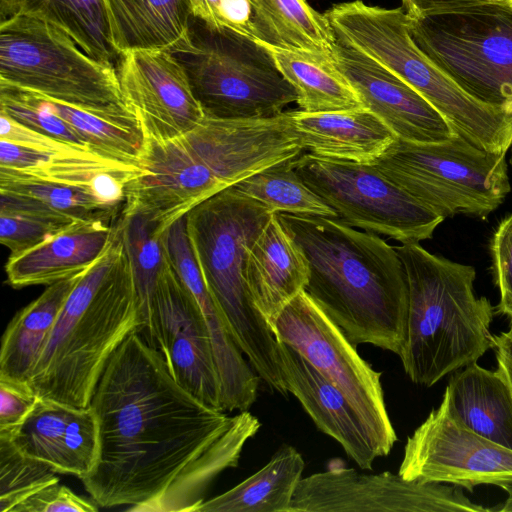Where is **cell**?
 <instances>
[{
  "label": "cell",
  "mask_w": 512,
  "mask_h": 512,
  "mask_svg": "<svg viewBox=\"0 0 512 512\" xmlns=\"http://www.w3.org/2000/svg\"><path fill=\"white\" fill-rule=\"evenodd\" d=\"M90 407L99 449L80 480L99 507L136 512H197L261 427L247 410L229 416L192 396L138 331L110 357Z\"/></svg>",
  "instance_id": "obj_1"
},
{
  "label": "cell",
  "mask_w": 512,
  "mask_h": 512,
  "mask_svg": "<svg viewBox=\"0 0 512 512\" xmlns=\"http://www.w3.org/2000/svg\"><path fill=\"white\" fill-rule=\"evenodd\" d=\"M303 150L291 111L257 119L205 115L178 136H144L141 170L126 186L121 211L148 216L162 234L204 200Z\"/></svg>",
  "instance_id": "obj_2"
},
{
  "label": "cell",
  "mask_w": 512,
  "mask_h": 512,
  "mask_svg": "<svg viewBox=\"0 0 512 512\" xmlns=\"http://www.w3.org/2000/svg\"><path fill=\"white\" fill-rule=\"evenodd\" d=\"M277 216L307 259L306 294L354 346L372 344L400 356L409 294L395 248L336 218Z\"/></svg>",
  "instance_id": "obj_3"
},
{
  "label": "cell",
  "mask_w": 512,
  "mask_h": 512,
  "mask_svg": "<svg viewBox=\"0 0 512 512\" xmlns=\"http://www.w3.org/2000/svg\"><path fill=\"white\" fill-rule=\"evenodd\" d=\"M116 227L111 247L67 297L34 368L29 386L39 398L88 408L110 357L141 329L117 222Z\"/></svg>",
  "instance_id": "obj_4"
},
{
  "label": "cell",
  "mask_w": 512,
  "mask_h": 512,
  "mask_svg": "<svg viewBox=\"0 0 512 512\" xmlns=\"http://www.w3.org/2000/svg\"><path fill=\"white\" fill-rule=\"evenodd\" d=\"M394 248L409 294L407 335L399 357L414 383L431 387L493 349L495 308L476 295L473 266L434 255L419 243Z\"/></svg>",
  "instance_id": "obj_5"
},
{
  "label": "cell",
  "mask_w": 512,
  "mask_h": 512,
  "mask_svg": "<svg viewBox=\"0 0 512 512\" xmlns=\"http://www.w3.org/2000/svg\"><path fill=\"white\" fill-rule=\"evenodd\" d=\"M275 214L234 185L185 214L187 235L205 284L248 362L267 386L287 396L277 340L245 282L249 248Z\"/></svg>",
  "instance_id": "obj_6"
},
{
  "label": "cell",
  "mask_w": 512,
  "mask_h": 512,
  "mask_svg": "<svg viewBox=\"0 0 512 512\" xmlns=\"http://www.w3.org/2000/svg\"><path fill=\"white\" fill-rule=\"evenodd\" d=\"M324 15L337 39L410 85L456 134L489 152L507 153L512 148V109L474 98L428 58L410 36L404 9L355 0L335 4Z\"/></svg>",
  "instance_id": "obj_7"
},
{
  "label": "cell",
  "mask_w": 512,
  "mask_h": 512,
  "mask_svg": "<svg viewBox=\"0 0 512 512\" xmlns=\"http://www.w3.org/2000/svg\"><path fill=\"white\" fill-rule=\"evenodd\" d=\"M0 84L140 125L114 65L89 56L68 34L33 17L13 15L0 23Z\"/></svg>",
  "instance_id": "obj_8"
},
{
  "label": "cell",
  "mask_w": 512,
  "mask_h": 512,
  "mask_svg": "<svg viewBox=\"0 0 512 512\" xmlns=\"http://www.w3.org/2000/svg\"><path fill=\"white\" fill-rule=\"evenodd\" d=\"M371 164L443 219H484L511 191L506 153L486 151L458 134L438 143L396 137Z\"/></svg>",
  "instance_id": "obj_9"
},
{
  "label": "cell",
  "mask_w": 512,
  "mask_h": 512,
  "mask_svg": "<svg viewBox=\"0 0 512 512\" xmlns=\"http://www.w3.org/2000/svg\"><path fill=\"white\" fill-rule=\"evenodd\" d=\"M191 38V49L176 57L205 115L268 118L297 102V91L261 42L230 29L213 28L198 18L193 19Z\"/></svg>",
  "instance_id": "obj_10"
},
{
  "label": "cell",
  "mask_w": 512,
  "mask_h": 512,
  "mask_svg": "<svg viewBox=\"0 0 512 512\" xmlns=\"http://www.w3.org/2000/svg\"><path fill=\"white\" fill-rule=\"evenodd\" d=\"M408 27L419 49L468 94L512 109V6L485 3L408 16Z\"/></svg>",
  "instance_id": "obj_11"
},
{
  "label": "cell",
  "mask_w": 512,
  "mask_h": 512,
  "mask_svg": "<svg viewBox=\"0 0 512 512\" xmlns=\"http://www.w3.org/2000/svg\"><path fill=\"white\" fill-rule=\"evenodd\" d=\"M294 167L342 223L401 244L432 238L443 218L422 205L371 163L300 154Z\"/></svg>",
  "instance_id": "obj_12"
},
{
  "label": "cell",
  "mask_w": 512,
  "mask_h": 512,
  "mask_svg": "<svg viewBox=\"0 0 512 512\" xmlns=\"http://www.w3.org/2000/svg\"><path fill=\"white\" fill-rule=\"evenodd\" d=\"M270 328L277 341L296 350L345 394L371 430L382 456L388 455L397 436L385 405L381 372L361 358L304 290Z\"/></svg>",
  "instance_id": "obj_13"
},
{
  "label": "cell",
  "mask_w": 512,
  "mask_h": 512,
  "mask_svg": "<svg viewBox=\"0 0 512 512\" xmlns=\"http://www.w3.org/2000/svg\"><path fill=\"white\" fill-rule=\"evenodd\" d=\"M398 474L469 491L483 484L507 490L512 486V450L470 429L445 389L439 407L407 438Z\"/></svg>",
  "instance_id": "obj_14"
},
{
  "label": "cell",
  "mask_w": 512,
  "mask_h": 512,
  "mask_svg": "<svg viewBox=\"0 0 512 512\" xmlns=\"http://www.w3.org/2000/svg\"><path fill=\"white\" fill-rule=\"evenodd\" d=\"M487 512L456 485L334 466L302 478L288 512Z\"/></svg>",
  "instance_id": "obj_15"
},
{
  "label": "cell",
  "mask_w": 512,
  "mask_h": 512,
  "mask_svg": "<svg viewBox=\"0 0 512 512\" xmlns=\"http://www.w3.org/2000/svg\"><path fill=\"white\" fill-rule=\"evenodd\" d=\"M148 343L163 355L174 380L205 405L223 410L210 334L193 295L165 254Z\"/></svg>",
  "instance_id": "obj_16"
},
{
  "label": "cell",
  "mask_w": 512,
  "mask_h": 512,
  "mask_svg": "<svg viewBox=\"0 0 512 512\" xmlns=\"http://www.w3.org/2000/svg\"><path fill=\"white\" fill-rule=\"evenodd\" d=\"M118 77L127 104L143 135L155 139L178 136L205 117L182 63L163 50L121 54Z\"/></svg>",
  "instance_id": "obj_17"
},
{
  "label": "cell",
  "mask_w": 512,
  "mask_h": 512,
  "mask_svg": "<svg viewBox=\"0 0 512 512\" xmlns=\"http://www.w3.org/2000/svg\"><path fill=\"white\" fill-rule=\"evenodd\" d=\"M333 60L363 106L380 118L396 137L410 142L438 143L456 134L424 97L368 55L337 39Z\"/></svg>",
  "instance_id": "obj_18"
},
{
  "label": "cell",
  "mask_w": 512,
  "mask_h": 512,
  "mask_svg": "<svg viewBox=\"0 0 512 512\" xmlns=\"http://www.w3.org/2000/svg\"><path fill=\"white\" fill-rule=\"evenodd\" d=\"M277 362L284 387L315 425L336 440L361 469L382 457L371 430L345 394L296 350L277 341Z\"/></svg>",
  "instance_id": "obj_19"
},
{
  "label": "cell",
  "mask_w": 512,
  "mask_h": 512,
  "mask_svg": "<svg viewBox=\"0 0 512 512\" xmlns=\"http://www.w3.org/2000/svg\"><path fill=\"white\" fill-rule=\"evenodd\" d=\"M10 439L57 473L79 479L93 470L98 456V424L90 406L77 408L38 397Z\"/></svg>",
  "instance_id": "obj_20"
},
{
  "label": "cell",
  "mask_w": 512,
  "mask_h": 512,
  "mask_svg": "<svg viewBox=\"0 0 512 512\" xmlns=\"http://www.w3.org/2000/svg\"><path fill=\"white\" fill-rule=\"evenodd\" d=\"M116 223L105 220L77 221L40 244L10 254L5 265L8 284L20 289L50 285L84 271L111 247Z\"/></svg>",
  "instance_id": "obj_21"
},
{
  "label": "cell",
  "mask_w": 512,
  "mask_h": 512,
  "mask_svg": "<svg viewBox=\"0 0 512 512\" xmlns=\"http://www.w3.org/2000/svg\"><path fill=\"white\" fill-rule=\"evenodd\" d=\"M309 266L301 248L283 227L277 213L249 248L245 282L252 302L269 326L304 290Z\"/></svg>",
  "instance_id": "obj_22"
},
{
  "label": "cell",
  "mask_w": 512,
  "mask_h": 512,
  "mask_svg": "<svg viewBox=\"0 0 512 512\" xmlns=\"http://www.w3.org/2000/svg\"><path fill=\"white\" fill-rule=\"evenodd\" d=\"M125 196L97 187L54 179L0 174V211L73 223L110 221Z\"/></svg>",
  "instance_id": "obj_23"
},
{
  "label": "cell",
  "mask_w": 512,
  "mask_h": 512,
  "mask_svg": "<svg viewBox=\"0 0 512 512\" xmlns=\"http://www.w3.org/2000/svg\"><path fill=\"white\" fill-rule=\"evenodd\" d=\"M113 45L121 54L163 50L172 54L192 47L195 18L189 0H104Z\"/></svg>",
  "instance_id": "obj_24"
},
{
  "label": "cell",
  "mask_w": 512,
  "mask_h": 512,
  "mask_svg": "<svg viewBox=\"0 0 512 512\" xmlns=\"http://www.w3.org/2000/svg\"><path fill=\"white\" fill-rule=\"evenodd\" d=\"M301 145L320 157L371 163L395 140L394 132L366 108L307 113L291 111Z\"/></svg>",
  "instance_id": "obj_25"
},
{
  "label": "cell",
  "mask_w": 512,
  "mask_h": 512,
  "mask_svg": "<svg viewBox=\"0 0 512 512\" xmlns=\"http://www.w3.org/2000/svg\"><path fill=\"white\" fill-rule=\"evenodd\" d=\"M86 270L48 285L12 318L1 341L0 379L29 385L57 317Z\"/></svg>",
  "instance_id": "obj_26"
},
{
  "label": "cell",
  "mask_w": 512,
  "mask_h": 512,
  "mask_svg": "<svg viewBox=\"0 0 512 512\" xmlns=\"http://www.w3.org/2000/svg\"><path fill=\"white\" fill-rule=\"evenodd\" d=\"M446 390L470 429L512 450V393L499 369L473 362L450 378Z\"/></svg>",
  "instance_id": "obj_27"
},
{
  "label": "cell",
  "mask_w": 512,
  "mask_h": 512,
  "mask_svg": "<svg viewBox=\"0 0 512 512\" xmlns=\"http://www.w3.org/2000/svg\"><path fill=\"white\" fill-rule=\"evenodd\" d=\"M1 21L13 15L33 17L66 34L89 56L119 62L104 0H1Z\"/></svg>",
  "instance_id": "obj_28"
},
{
  "label": "cell",
  "mask_w": 512,
  "mask_h": 512,
  "mask_svg": "<svg viewBox=\"0 0 512 512\" xmlns=\"http://www.w3.org/2000/svg\"><path fill=\"white\" fill-rule=\"evenodd\" d=\"M261 43L273 57L282 75L297 91V104L301 111L323 113L364 107L358 94L335 66L333 58Z\"/></svg>",
  "instance_id": "obj_29"
},
{
  "label": "cell",
  "mask_w": 512,
  "mask_h": 512,
  "mask_svg": "<svg viewBox=\"0 0 512 512\" xmlns=\"http://www.w3.org/2000/svg\"><path fill=\"white\" fill-rule=\"evenodd\" d=\"M304 467L302 455L284 445L264 467L225 493L205 500L197 512H288Z\"/></svg>",
  "instance_id": "obj_30"
},
{
  "label": "cell",
  "mask_w": 512,
  "mask_h": 512,
  "mask_svg": "<svg viewBox=\"0 0 512 512\" xmlns=\"http://www.w3.org/2000/svg\"><path fill=\"white\" fill-rule=\"evenodd\" d=\"M258 41L273 47L333 58L336 36L324 14L305 0H248Z\"/></svg>",
  "instance_id": "obj_31"
},
{
  "label": "cell",
  "mask_w": 512,
  "mask_h": 512,
  "mask_svg": "<svg viewBox=\"0 0 512 512\" xmlns=\"http://www.w3.org/2000/svg\"><path fill=\"white\" fill-rule=\"evenodd\" d=\"M117 224L132 271L141 329L148 342L157 283L165 261L158 224L140 212H122Z\"/></svg>",
  "instance_id": "obj_32"
},
{
  "label": "cell",
  "mask_w": 512,
  "mask_h": 512,
  "mask_svg": "<svg viewBox=\"0 0 512 512\" xmlns=\"http://www.w3.org/2000/svg\"><path fill=\"white\" fill-rule=\"evenodd\" d=\"M295 158L270 165L234 186L274 213L337 219V214L299 176Z\"/></svg>",
  "instance_id": "obj_33"
},
{
  "label": "cell",
  "mask_w": 512,
  "mask_h": 512,
  "mask_svg": "<svg viewBox=\"0 0 512 512\" xmlns=\"http://www.w3.org/2000/svg\"><path fill=\"white\" fill-rule=\"evenodd\" d=\"M38 97L50 111L65 120L96 153L140 167L144 135L139 124L115 120L52 99Z\"/></svg>",
  "instance_id": "obj_34"
},
{
  "label": "cell",
  "mask_w": 512,
  "mask_h": 512,
  "mask_svg": "<svg viewBox=\"0 0 512 512\" xmlns=\"http://www.w3.org/2000/svg\"><path fill=\"white\" fill-rule=\"evenodd\" d=\"M56 473L20 451L10 438L0 437V512H12L37 491L59 482Z\"/></svg>",
  "instance_id": "obj_35"
},
{
  "label": "cell",
  "mask_w": 512,
  "mask_h": 512,
  "mask_svg": "<svg viewBox=\"0 0 512 512\" xmlns=\"http://www.w3.org/2000/svg\"><path fill=\"white\" fill-rule=\"evenodd\" d=\"M0 113L47 136L91 149L65 120L50 111L31 92L0 84Z\"/></svg>",
  "instance_id": "obj_36"
},
{
  "label": "cell",
  "mask_w": 512,
  "mask_h": 512,
  "mask_svg": "<svg viewBox=\"0 0 512 512\" xmlns=\"http://www.w3.org/2000/svg\"><path fill=\"white\" fill-rule=\"evenodd\" d=\"M70 224L30 214L0 211V242L10 250V254H17L40 244Z\"/></svg>",
  "instance_id": "obj_37"
},
{
  "label": "cell",
  "mask_w": 512,
  "mask_h": 512,
  "mask_svg": "<svg viewBox=\"0 0 512 512\" xmlns=\"http://www.w3.org/2000/svg\"><path fill=\"white\" fill-rule=\"evenodd\" d=\"M193 15L217 29H230L258 40L248 0H189Z\"/></svg>",
  "instance_id": "obj_38"
},
{
  "label": "cell",
  "mask_w": 512,
  "mask_h": 512,
  "mask_svg": "<svg viewBox=\"0 0 512 512\" xmlns=\"http://www.w3.org/2000/svg\"><path fill=\"white\" fill-rule=\"evenodd\" d=\"M37 400L38 396L28 384L0 379V437L10 438Z\"/></svg>",
  "instance_id": "obj_39"
},
{
  "label": "cell",
  "mask_w": 512,
  "mask_h": 512,
  "mask_svg": "<svg viewBox=\"0 0 512 512\" xmlns=\"http://www.w3.org/2000/svg\"><path fill=\"white\" fill-rule=\"evenodd\" d=\"M98 509L99 506L93 500L88 501L57 482L37 491L18 504L12 512H95Z\"/></svg>",
  "instance_id": "obj_40"
},
{
  "label": "cell",
  "mask_w": 512,
  "mask_h": 512,
  "mask_svg": "<svg viewBox=\"0 0 512 512\" xmlns=\"http://www.w3.org/2000/svg\"><path fill=\"white\" fill-rule=\"evenodd\" d=\"M492 271L500 302L512 297V214L494 231L490 243Z\"/></svg>",
  "instance_id": "obj_41"
},
{
  "label": "cell",
  "mask_w": 512,
  "mask_h": 512,
  "mask_svg": "<svg viewBox=\"0 0 512 512\" xmlns=\"http://www.w3.org/2000/svg\"><path fill=\"white\" fill-rule=\"evenodd\" d=\"M0 140L44 151H63L79 147L37 132L3 113H0Z\"/></svg>",
  "instance_id": "obj_42"
},
{
  "label": "cell",
  "mask_w": 512,
  "mask_h": 512,
  "mask_svg": "<svg viewBox=\"0 0 512 512\" xmlns=\"http://www.w3.org/2000/svg\"><path fill=\"white\" fill-rule=\"evenodd\" d=\"M496 2L504 0H402L404 11L409 17Z\"/></svg>",
  "instance_id": "obj_43"
},
{
  "label": "cell",
  "mask_w": 512,
  "mask_h": 512,
  "mask_svg": "<svg viewBox=\"0 0 512 512\" xmlns=\"http://www.w3.org/2000/svg\"><path fill=\"white\" fill-rule=\"evenodd\" d=\"M498 369L505 377L512 393V328L499 335H493Z\"/></svg>",
  "instance_id": "obj_44"
},
{
  "label": "cell",
  "mask_w": 512,
  "mask_h": 512,
  "mask_svg": "<svg viewBox=\"0 0 512 512\" xmlns=\"http://www.w3.org/2000/svg\"><path fill=\"white\" fill-rule=\"evenodd\" d=\"M497 313L505 315L510 322V328H512V297L509 299L499 302L497 308Z\"/></svg>",
  "instance_id": "obj_45"
},
{
  "label": "cell",
  "mask_w": 512,
  "mask_h": 512,
  "mask_svg": "<svg viewBox=\"0 0 512 512\" xmlns=\"http://www.w3.org/2000/svg\"><path fill=\"white\" fill-rule=\"evenodd\" d=\"M505 491L507 493V499L504 501L502 507L495 508L493 511L512 512V486Z\"/></svg>",
  "instance_id": "obj_46"
},
{
  "label": "cell",
  "mask_w": 512,
  "mask_h": 512,
  "mask_svg": "<svg viewBox=\"0 0 512 512\" xmlns=\"http://www.w3.org/2000/svg\"><path fill=\"white\" fill-rule=\"evenodd\" d=\"M504 2H506L507 4H509L510 6H512V0H504Z\"/></svg>",
  "instance_id": "obj_47"
},
{
  "label": "cell",
  "mask_w": 512,
  "mask_h": 512,
  "mask_svg": "<svg viewBox=\"0 0 512 512\" xmlns=\"http://www.w3.org/2000/svg\"><path fill=\"white\" fill-rule=\"evenodd\" d=\"M511 166H512V151H511V156H510V160H509Z\"/></svg>",
  "instance_id": "obj_48"
}]
</instances>
